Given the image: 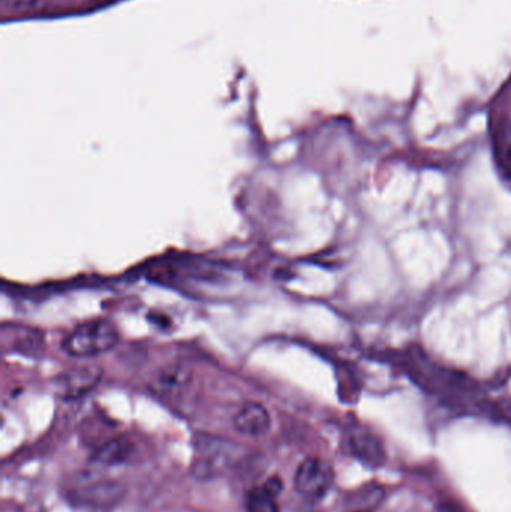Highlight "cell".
Returning a JSON list of instances; mask_svg holds the SVG:
<instances>
[{
    "label": "cell",
    "mask_w": 511,
    "mask_h": 512,
    "mask_svg": "<svg viewBox=\"0 0 511 512\" xmlns=\"http://www.w3.org/2000/svg\"><path fill=\"white\" fill-rule=\"evenodd\" d=\"M281 490L282 483L279 478H270L264 486L255 487L246 499L248 512H279L276 499Z\"/></svg>",
    "instance_id": "cell-6"
},
{
    "label": "cell",
    "mask_w": 511,
    "mask_h": 512,
    "mask_svg": "<svg viewBox=\"0 0 511 512\" xmlns=\"http://www.w3.org/2000/svg\"><path fill=\"white\" fill-rule=\"evenodd\" d=\"M119 343V331L108 319L99 318L84 322L65 340L63 351L69 357L93 358L111 351Z\"/></svg>",
    "instance_id": "cell-1"
},
{
    "label": "cell",
    "mask_w": 511,
    "mask_h": 512,
    "mask_svg": "<svg viewBox=\"0 0 511 512\" xmlns=\"http://www.w3.org/2000/svg\"><path fill=\"white\" fill-rule=\"evenodd\" d=\"M503 161L504 165H506V170L509 171V174L511 176V147L509 150H507L506 155H504Z\"/></svg>",
    "instance_id": "cell-10"
},
{
    "label": "cell",
    "mask_w": 511,
    "mask_h": 512,
    "mask_svg": "<svg viewBox=\"0 0 511 512\" xmlns=\"http://www.w3.org/2000/svg\"><path fill=\"white\" fill-rule=\"evenodd\" d=\"M189 379H191V375L185 367L171 366L159 373L158 378H156V387L165 391V393H171V391H177L185 387Z\"/></svg>",
    "instance_id": "cell-7"
},
{
    "label": "cell",
    "mask_w": 511,
    "mask_h": 512,
    "mask_svg": "<svg viewBox=\"0 0 511 512\" xmlns=\"http://www.w3.org/2000/svg\"><path fill=\"white\" fill-rule=\"evenodd\" d=\"M234 427L245 436H261L269 430V411L261 403L248 402L240 408L234 417Z\"/></svg>",
    "instance_id": "cell-4"
},
{
    "label": "cell",
    "mask_w": 511,
    "mask_h": 512,
    "mask_svg": "<svg viewBox=\"0 0 511 512\" xmlns=\"http://www.w3.org/2000/svg\"><path fill=\"white\" fill-rule=\"evenodd\" d=\"M99 372L92 367H78L63 373L59 378V390L63 396L75 397L86 393L98 384Z\"/></svg>",
    "instance_id": "cell-5"
},
{
    "label": "cell",
    "mask_w": 511,
    "mask_h": 512,
    "mask_svg": "<svg viewBox=\"0 0 511 512\" xmlns=\"http://www.w3.org/2000/svg\"><path fill=\"white\" fill-rule=\"evenodd\" d=\"M332 483V468H330L329 463L317 459V457H311V459H306L305 462L300 463L296 478H294L297 492L305 496L306 499H312V501L323 498Z\"/></svg>",
    "instance_id": "cell-2"
},
{
    "label": "cell",
    "mask_w": 511,
    "mask_h": 512,
    "mask_svg": "<svg viewBox=\"0 0 511 512\" xmlns=\"http://www.w3.org/2000/svg\"><path fill=\"white\" fill-rule=\"evenodd\" d=\"M3 5L9 6L14 9H26L35 5L36 0H2Z\"/></svg>",
    "instance_id": "cell-9"
},
{
    "label": "cell",
    "mask_w": 511,
    "mask_h": 512,
    "mask_svg": "<svg viewBox=\"0 0 511 512\" xmlns=\"http://www.w3.org/2000/svg\"><path fill=\"white\" fill-rule=\"evenodd\" d=\"M131 445L123 439H116V441L108 442L107 445L101 448L96 454V460L105 465H113V463L123 462L129 456Z\"/></svg>",
    "instance_id": "cell-8"
},
{
    "label": "cell",
    "mask_w": 511,
    "mask_h": 512,
    "mask_svg": "<svg viewBox=\"0 0 511 512\" xmlns=\"http://www.w3.org/2000/svg\"><path fill=\"white\" fill-rule=\"evenodd\" d=\"M348 447L354 457L372 468H380L386 460L383 445L368 430H353L348 436Z\"/></svg>",
    "instance_id": "cell-3"
}]
</instances>
